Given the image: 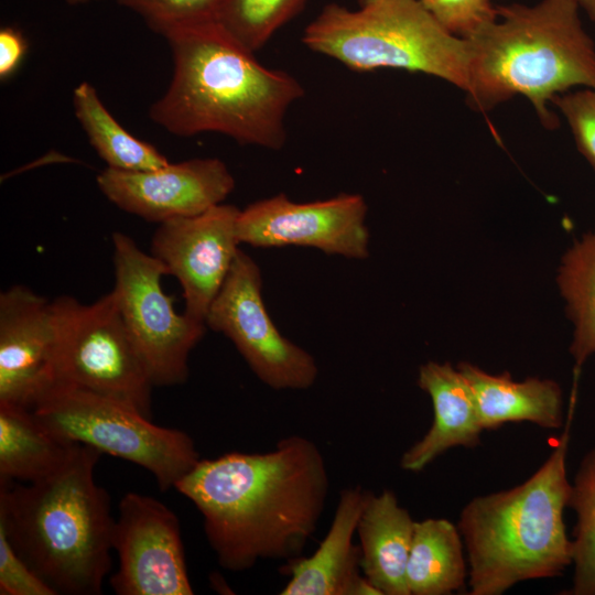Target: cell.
<instances>
[{
    "instance_id": "cell-4",
    "label": "cell",
    "mask_w": 595,
    "mask_h": 595,
    "mask_svg": "<svg viewBox=\"0 0 595 595\" xmlns=\"http://www.w3.org/2000/svg\"><path fill=\"white\" fill-rule=\"evenodd\" d=\"M580 10L575 0L497 7V18L465 39L473 108L486 112L521 95L555 128L550 101L575 87L595 89V45Z\"/></svg>"
},
{
    "instance_id": "cell-14",
    "label": "cell",
    "mask_w": 595,
    "mask_h": 595,
    "mask_svg": "<svg viewBox=\"0 0 595 595\" xmlns=\"http://www.w3.org/2000/svg\"><path fill=\"white\" fill-rule=\"evenodd\" d=\"M96 182L117 207L159 224L201 214L221 204L235 188L231 172L217 158L169 162L136 172L107 167Z\"/></svg>"
},
{
    "instance_id": "cell-29",
    "label": "cell",
    "mask_w": 595,
    "mask_h": 595,
    "mask_svg": "<svg viewBox=\"0 0 595 595\" xmlns=\"http://www.w3.org/2000/svg\"><path fill=\"white\" fill-rule=\"evenodd\" d=\"M0 594L57 595L18 554L0 524Z\"/></svg>"
},
{
    "instance_id": "cell-31",
    "label": "cell",
    "mask_w": 595,
    "mask_h": 595,
    "mask_svg": "<svg viewBox=\"0 0 595 595\" xmlns=\"http://www.w3.org/2000/svg\"><path fill=\"white\" fill-rule=\"evenodd\" d=\"M580 8L595 22V0H575Z\"/></svg>"
},
{
    "instance_id": "cell-18",
    "label": "cell",
    "mask_w": 595,
    "mask_h": 595,
    "mask_svg": "<svg viewBox=\"0 0 595 595\" xmlns=\"http://www.w3.org/2000/svg\"><path fill=\"white\" fill-rule=\"evenodd\" d=\"M414 523L392 490L369 491L356 532L360 570L382 595H410L405 571Z\"/></svg>"
},
{
    "instance_id": "cell-32",
    "label": "cell",
    "mask_w": 595,
    "mask_h": 595,
    "mask_svg": "<svg viewBox=\"0 0 595 595\" xmlns=\"http://www.w3.org/2000/svg\"><path fill=\"white\" fill-rule=\"evenodd\" d=\"M89 1H93V0H65V2L67 4H71V6L83 4V3H87Z\"/></svg>"
},
{
    "instance_id": "cell-22",
    "label": "cell",
    "mask_w": 595,
    "mask_h": 595,
    "mask_svg": "<svg viewBox=\"0 0 595 595\" xmlns=\"http://www.w3.org/2000/svg\"><path fill=\"white\" fill-rule=\"evenodd\" d=\"M73 105L89 143L107 167L136 172L169 163L155 147L129 133L112 117L89 83L83 82L74 89Z\"/></svg>"
},
{
    "instance_id": "cell-30",
    "label": "cell",
    "mask_w": 595,
    "mask_h": 595,
    "mask_svg": "<svg viewBox=\"0 0 595 595\" xmlns=\"http://www.w3.org/2000/svg\"><path fill=\"white\" fill-rule=\"evenodd\" d=\"M28 50V42L23 33L13 28L4 26L0 30V79L7 80L19 68Z\"/></svg>"
},
{
    "instance_id": "cell-21",
    "label": "cell",
    "mask_w": 595,
    "mask_h": 595,
    "mask_svg": "<svg viewBox=\"0 0 595 595\" xmlns=\"http://www.w3.org/2000/svg\"><path fill=\"white\" fill-rule=\"evenodd\" d=\"M463 538L446 519L415 521L407 563L410 595H447L465 585Z\"/></svg>"
},
{
    "instance_id": "cell-27",
    "label": "cell",
    "mask_w": 595,
    "mask_h": 595,
    "mask_svg": "<svg viewBox=\"0 0 595 595\" xmlns=\"http://www.w3.org/2000/svg\"><path fill=\"white\" fill-rule=\"evenodd\" d=\"M450 33L466 39L497 18L490 0H419Z\"/></svg>"
},
{
    "instance_id": "cell-7",
    "label": "cell",
    "mask_w": 595,
    "mask_h": 595,
    "mask_svg": "<svg viewBox=\"0 0 595 595\" xmlns=\"http://www.w3.org/2000/svg\"><path fill=\"white\" fill-rule=\"evenodd\" d=\"M31 410L56 436L147 469L165 491L199 462L184 431L154 424L118 400L62 382L50 383Z\"/></svg>"
},
{
    "instance_id": "cell-17",
    "label": "cell",
    "mask_w": 595,
    "mask_h": 595,
    "mask_svg": "<svg viewBox=\"0 0 595 595\" xmlns=\"http://www.w3.org/2000/svg\"><path fill=\"white\" fill-rule=\"evenodd\" d=\"M418 385L433 404V423L402 455L401 468L420 472L454 446L474 447L484 430L469 385L451 363L428 361L419 368Z\"/></svg>"
},
{
    "instance_id": "cell-6",
    "label": "cell",
    "mask_w": 595,
    "mask_h": 595,
    "mask_svg": "<svg viewBox=\"0 0 595 595\" xmlns=\"http://www.w3.org/2000/svg\"><path fill=\"white\" fill-rule=\"evenodd\" d=\"M302 42L354 71L398 68L467 88V41L445 30L419 0H381L358 10L329 3Z\"/></svg>"
},
{
    "instance_id": "cell-2",
    "label": "cell",
    "mask_w": 595,
    "mask_h": 595,
    "mask_svg": "<svg viewBox=\"0 0 595 595\" xmlns=\"http://www.w3.org/2000/svg\"><path fill=\"white\" fill-rule=\"evenodd\" d=\"M173 77L150 108L151 119L178 137L218 132L242 145L281 149L284 118L304 96L290 74L260 64L216 21L165 29Z\"/></svg>"
},
{
    "instance_id": "cell-26",
    "label": "cell",
    "mask_w": 595,
    "mask_h": 595,
    "mask_svg": "<svg viewBox=\"0 0 595 595\" xmlns=\"http://www.w3.org/2000/svg\"><path fill=\"white\" fill-rule=\"evenodd\" d=\"M143 18L155 33L165 29L216 19L223 0H117Z\"/></svg>"
},
{
    "instance_id": "cell-33",
    "label": "cell",
    "mask_w": 595,
    "mask_h": 595,
    "mask_svg": "<svg viewBox=\"0 0 595 595\" xmlns=\"http://www.w3.org/2000/svg\"><path fill=\"white\" fill-rule=\"evenodd\" d=\"M377 1H381V0H359V7L367 6Z\"/></svg>"
},
{
    "instance_id": "cell-5",
    "label": "cell",
    "mask_w": 595,
    "mask_h": 595,
    "mask_svg": "<svg viewBox=\"0 0 595 595\" xmlns=\"http://www.w3.org/2000/svg\"><path fill=\"white\" fill-rule=\"evenodd\" d=\"M575 401L573 388L564 431L530 478L477 496L463 508L457 528L467 551L470 595H500L519 582L558 576L572 564L564 510L571 495L566 457Z\"/></svg>"
},
{
    "instance_id": "cell-9",
    "label": "cell",
    "mask_w": 595,
    "mask_h": 595,
    "mask_svg": "<svg viewBox=\"0 0 595 595\" xmlns=\"http://www.w3.org/2000/svg\"><path fill=\"white\" fill-rule=\"evenodd\" d=\"M113 245V292L126 328L137 347L154 387H170L188 378V358L206 331L204 322L180 314L173 298L162 288L166 267L145 253L120 231Z\"/></svg>"
},
{
    "instance_id": "cell-8",
    "label": "cell",
    "mask_w": 595,
    "mask_h": 595,
    "mask_svg": "<svg viewBox=\"0 0 595 595\" xmlns=\"http://www.w3.org/2000/svg\"><path fill=\"white\" fill-rule=\"evenodd\" d=\"M51 302L53 382L118 400L151 419L154 385L126 328L113 290L89 304L69 295Z\"/></svg>"
},
{
    "instance_id": "cell-3",
    "label": "cell",
    "mask_w": 595,
    "mask_h": 595,
    "mask_svg": "<svg viewBox=\"0 0 595 595\" xmlns=\"http://www.w3.org/2000/svg\"><path fill=\"white\" fill-rule=\"evenodd\" d=\"M100 455L74 443L51 475L29 485L0 480V524L57 595H99L111 569L116 518L109 494L95 479Z\"/></svg>"
},
{
    "instance_id": "cell-24",
    "label": "cell",
    "mask_w": 595,
    "mask_h": 595,
    "mask_svg": "<svg viewBox=\"0 0 595 595\" xmlns=\"http://www.w3.org/2000/svg\"><path fill=\"white\" fill-rule=\"evenodd\" d=\"M569 507L576 513L572 539L573 584L567 594L595 595V447L582 458Z\"/></svg>"
},
{
    "instance_id": "cell-25",
    "label": "cell",
    "mask_w": 595,
    "mask_h": 595,
    "mask_svg": "<svg viewBox=\"0 0 595 595\" xmlns=\"http://www.w3.org/2000/svg\"><path fill=\"white\" fill-rule=\"evenodd\" d=\"M306 0H223L216 14L221 28L256 53L295 14Z\"/></svg>"
},
{
    "instance_id": "cell-10",
    "label": "cell",
    "mask_w": 595,
    "mask_h": 595,
    "mask_svg": "<svg viewBox=\"0 0 595 595\" xmlns=\"http://www.w3.org/2000/svg\"><path fill=\"white\" fill-rule=\"evenodd\" d=\"M205 324L227 336L268 387L304 390L314 385L318 375L314 357L277 328L263 302L260 268L241 249L209 306Z\"/></svg>"
},
{
    "instance_id": "cell-20",
    "label": "cell",
    "mask_w": 595,
    "mask_h": 595,
    "mask_svg": "<svg viewBox=\"0 0 595 595\" xmlns=\"http://www.w3.org/2000/svg\"><path fill=\"white\" fill-rule=\"evenodd\" d=\"M73 445L50 431L30 408L0 403V480H40L62 466Z\"/></svg>"
},
{
    "instance_id": "cell-16",
    "label": "cell",
    "mask_w": 595,
    "mask_h": 595,
    "mask_svg": "<svg viewBox=\"0 0 595 595\" xmlns=\"http://www.w3.org/2000/svg\"><path fill=\"white\" fill-rule=\"evenodd\" d=\"M369 491L361 486L340 491L331 527L315 552L289 561L290 578L281 595H382L360 569L357 532Z\"/></svg>"
},
{
    "instance_id": "cell-28",
    "label": "cell",
    "mask_w": 595,
    "mask_h": 595,
    "mask_svg": "<svg viewBox=\"0 0 595 595\" xmlns=\"http://www.w3.org/2000/svg\"><path fill=\"white\" fill-rule=\"evenodd\" d=\"M577 149L595 169V89L582 88L554 98Z\"/></svg>"
},
{
    "instance_id": "cell-11",
    "label": "cell",
    "mask_w": 595,
    "mask_h": 595,
    "mask_svg": "<svg viewBox=\"0 0 595 595\" xmlns=\"http://www.w3.org/2000/svg\"><path fill=\"white\" fill-rule=\"evenodd\" d=\"M112 548L118 570L110 577L117 595H192L181 524L160 500L129 491L118 506Z\"/></svg>"
},
{
    "instance_id": "cell-12",
    "label": "cell",
    "mask_w": 595,
    "mask_h": 595,
    "mask_svg": "<svg viewBox=\"0 0 595 595\" xmlns=\"http://www.w3.org/2000/svg\"><path fill=\"white\" fill-rule=\"evenodd\" d=\"M367 210L359 194L344 193L310 203H295L278 194L240 209L237 235L240 244L253 247L302 246L327 255L366 259Z\"/></svg>"
},
{
    "instance_id": "cell-13",
    "label": "cell",
    "mask_w": 595,
    "mask_h": 595,
    "mask_svg": "<svg viewBox=\"0 0 595 595\" xmlns=\"http://www.w3.org/2000/svg\"><path fill=\"white\" fill-rule=\"evenodd\" d=\"M239 213L238 207L221 203L194 216L163 221L152 236L150 253L177 279L184 313L196 321L205 323L240 249Z\"/></svg>"
},
{
    "instance_id": "cell-1",
    "label": "cell",
    "mask_w": 595,
    "mask_h": 595,
    "mask_svg": "<svg viewBox=\"0 0 595 595\" xmlns=\"http://www.w3.org/2000/svg\"><path fill=\"white\" fill-rule=\"evenodd\" d=\"M174 488L203 516L219 565L241 572L261 560L301 556L324 512L329 478L318 446L291 435L267 453L199 459Z\"/></svg>"
},
{
    "instance_id": "cell-15",
    "label": "cell",
    "mask_w": 595,
    "mask_h": 595,
    "mask_svg": "<svg viewBox=\"0 0 595 595\" xmlns=\"http://www.w3.org/2000/svg\"><path fill=\"white\" fill-rule=\"evenodd\" d=\"M52 302L15 284L0 294V403L32 408L53 382Z\"/></svg>"
},
{
    "instance_id": "cell-19",
    "label": "cell",
    "mask_w": 595,
    "mask_h": 595,
    "mask_svg": "<svg viewBox=\"0 0 595 595\" xmlns=\"http://www.w3.org/2000/svg\"><path fill=\"white\" fill-rule=\"evenodd\" d=\"M457 368L472 389L484 430L523 421L545 429L563 426V396L556 381L538 377L515 381L507 371L491 375L466 361Z\"/></svg>"
},
{
    "instance_id": "cell-23",
    "label": "cell",
    "mask_w": 595,
    "mask_h": 595,
    "mask_svg": "<svg viewBox=\"0 0 595 595\" xmlns=\"http://www.w3.org/2000/svg\"><path fill=\"white\" fill-rule=\"evenodd\" d=\"M556 282L573 324L570 354L574 374L595 355V221L593 228L564 252Z\"/></svg>"
}]
</instances>
